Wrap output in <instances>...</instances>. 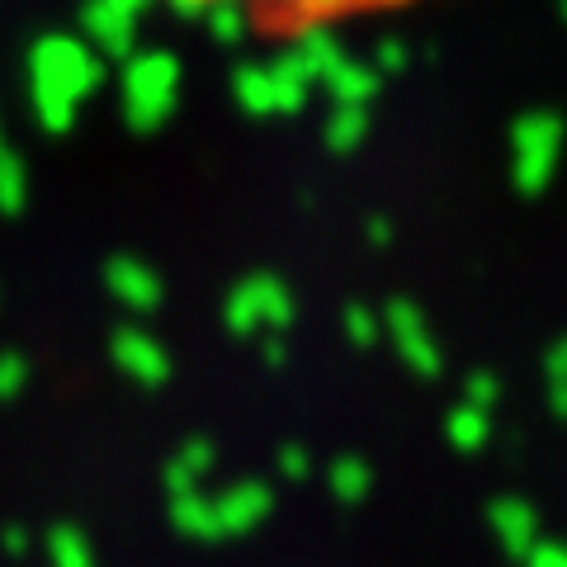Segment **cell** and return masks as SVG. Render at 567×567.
<instances>
[{"mask_svg": "<svg viewBox=\"0 0 567 567\" xmlns=\"http://www.w3.org/2000/svg\"><path fill=\"white\" fill-rule=\"evenodd\" d=\"M350 327H354V336H360V341H369V336H374V327H369V317H364L360 308L350 312Z\"/></svg>", "mask_w": 567, "mask_h": 567, "instance_id": "obj_21", "label": "cell"}, {"mask_svg": "<svg viewBox=\"0 0 567 567\" xmlns=\"http://www.w3.org/2000/svg\"><path fill=\"white\" fill-rule=\"evenodd\" d=\"M175 81H181V66H175L171 52H147V58L128 62V76H123V100H128V114L137 128H152L162 123L175 104Z\"/></svg>", "mask_w": 567, "mask_h": 567, "instance_id": "obj_2", "label": "cell"}, {"mask_svg": "<svg viewBox=\"0 0 567 567\" xmlns=\"http://www.w3.org/2000/svg\"><path fill=\"white\" fill-rule=\"evenodd\" d=\"M492 525L502 529V539L511 554H535V516H529V506L520 502H502V506H492Z\"/></svg>", "mask_w": 567, "mask_h": 567, "instance_id": "obj_10", "label": "cell"}, {"mask_svg": "<svg viewBox=\"0 0 567 567\" xmlns=\"http://www.w3.org/2000/svg\"><path fill=\"white\" fill-rule=\"evenodd\" d=\"M52 558H58V567H91V548H85L76 529H58L52 535Z\"/></svg>", "mask_w": 567, "mask_h": 567, "instance_id": "obj_16", "label": "cell"}, {"mask_svg": "<svg viewBox=\"0 0 567 567\" xmlns=\"http://www.w3.org/2000/svg\"><path fill=\"white\" fill-rule=\"evenodd\" d=\"M0 152H6V137H0Z\"/></svg>", "mask_w": 567, "mask_h": 567, "instance_id": "obj_24", "label": "cell"}, {"mask_svg": "<svg viewBox=\"0 0 567 567\" xmlns=\"http://www.w3.org/2000/svg\"><path fill=\"white\" fill-rule=\"evenodd\" d=\"M114 360L128 369L133 379H142V383H162L166 379V354L156 350L147 336H133V331L118 336V341H114Z\"/></svg>", "mask_w": 567, "mask_h": 567, "instance_id": "obj_8", "label": "cell"}, {"mask_svg": "<svg viewBox=\"0 0 567 567\" xmlns=\"http://www.w3.org/2000/svg\"><path fill=\"white\" fill-rule=\"evenodd\" d=\"M24 379V364L20 360H0V393H14Z\"/></svg>", "mask_w": 567, "mask_h": 567, "instance_id": "obj_19", "label": "cell"}, {"mask_svg": "<svg viewBox=\"0 0 567 567\" xmlns=\"http://www.w3.org/2000/svg\"><path fill=\"white\" fill-rule=\"evenodd\" d=\"M110 284H114V293H123V303H133V308H156V298H162V284L137 260L110 265Z\"/></svg>", "mask_w": 567, "mask_h": 567, "instance_id": "obj_9", "label": "cell"}, {"mask_svg": "<svg viewBox=\"0 0 567 567\" xmlns=\"http://www.w3.org/2000/svg\"><path fill=\"white\" fill-rule=\"evenodd\" d=\"M331 142L336 147H354L360 142V133H364V104H336V118H331Z\"/></svg>", "mask_w": 567, "mask_h": 567, "instance_id": "obj_15", "label": "cell"}, {"mask_svg": "<svg viewBox=\"0 0 567 567\" xmlns=\"http://www.w3.org/2000/svg\"><path fill=\"white\" fill-rule=\"evenodd\" d=\"M450 435H454V445H464V450H477L483 440L492 435V412H477V406H468V412H458L450 421Z\"/></svg>", "mask_w": 567, "mask_h": 567, "instance_id": "obj_14", "label": "cell"}, {"mask_svg": "<svg viewBox=\"0 0 567 567\" xmlns=\"http://www.w3.org/2000/svg\"><path fill=\"white\" fill-rule=\"evenodd\" d=\"M331 483H336V496H346V502H354V496H364L369 473H364L360 458H341V464H336V473H331Z\"/></svg>", "mask_w": 567, "mask_h": 567, "instance_id": "obj_17", "label": "cell"}, {"mask_svg": "<svg viewBox=\"0 0 567 567\" xmlns=\"http://www.w3.org/2000/svg\"><path fill=\"white\" fill-rule=\"evenodd\" d=\"M327 91L341 100V104H364L369 95L379 91V71L374 66H360V62H350V58H336L327 66V76H322Z\"/></svg>", "mask_w": 567, "mask_h": 567, "instance_id": "obj_7", "label": "cell"}, {"mask_svg": "<svg viewBox=\"0 0 567 567\" xmlns=\"http://www.w3.org/2000/svg\"><path fill=\"white\" fill-rule=\"evenodd\" d=\"M204 14H208V29H213V39L218 43H241L246 24H251V14H246L241 0H213Z\"/></svg>", "mask_w": 567, "mask_h": 567, "instance_id": "obj_13", "label": "cell"}, {"mask_svg": "<svg viewBox=\"0 0 567 567\" xmlns=\"http://www.w3.org/2000/svg\"><path fill=\"white\" fill-rule=\"evenodd\" d=\"M81 24H85V33L104 48V52H114V58H123V52L133 48V14H123V10H114L110 0H91L85 6V14H81Z\"/></svg>", "mask_w": 567, "mask_h": 567, "instance_id": "obj_6", "label": "cell"}, {"mask_svg": "<svg viewBox=\"0 0 567 567\" xmlns=\"http://www.w3.org/2000/svg\"><path fill=\"white\" fill-rule=\"evenodd\" d=\"M110 6H114V10H123V14H133V20H137V14L147 10L152 0H110Z\"/></svg>", "mask_w": 567, "mask_h": 567, "instance_id": "obj_22", "label": "cell"}, {"mask_svg": "<svg viewBox=\"0 0 567 567\" xmlns=\"http://www.w3.org/2000/svg\"><path fill=\"white\" fill-rule=\"evenodd\" d=\"M284 468H289V473H308V458H298V450H289V458H284Z\"/></svg>", "mask_w": 567, "mask_h": 567, "instance_id": "obj_23", "label": "cell"}, {"mask_svg": "<svg viewBox=\"0 0 567 567\" xmlns=\"http://www.w3.org/2000/svg\"><path fill=\"white\" fill-rule=\"evenodd\" d=\"M29 71H33V104H39V114L52 123V128H62V123L76 114V104L91 95L95 81H100L95 52L76 39H43L33 48Z\"/></svg>", "mask_w": 567, "mask_h": 567, "instance_id": "obj_1", "label": "cell"}, {"mask_svg": "<svg viewBox=\"0 0 567 567\" xmlns=\"http://www.w3.org/2000/svg\"><path fill=\"white\" fill-rule=\"evenodd\" d=\"M554 147H558V123L548 114H525L516 123V175L520 185L535 194L548 175V162H554Z\"/></svg>", "mask_w": 567, "mask_h": 567, "instance_id": "obj_4", "label": "cell"}, {"mask_svg": "<svg viewBox=\"0 0 567 567\" xmlns=\"http://www.w3.org/2000/svg\"><path fill=\"white\" fill-rule=\"evenodd\" d=\"M402 62H406L402 43H393V39H388V43H383V52H379V76H383V71H398Z\"/></svg>", "mask_w": 567, "mask_h": 567, "instance_id": "obj_20", "label": "cell"}, {"mask_svg": "<svg viewBox=\"0 0 567 567\" xmlns=\"http://www.w3.org/2000/svg\"><path fill=\"white\" fill-rule=\"evenodd\" d=\"M289 293H284L279 279H251L241 284L237 298L227 303V317H233L237 331H265V327H284L289 322Z\"/></svg>", "mask_w": 567, "mask_h": 567, "instance_id": "obj_3", "label": "cell"}, {"mask_svg": "<svg viewBox=\"0 0 567 567\" xmlns=\"http://www.w3.org/2000/svg\"><path fill=\"white\" fill-rule=\"evenodd\" d=\"M237 100L246 104V114H275V85H270V71L241 66V71H237Z\"/></svg>", "mask_w": 567, "mask_h": 567, "instance_id": "obj_12", "label": "cell"}, {"mask_svg": "<svg viewBox=\"0 0 567 567\" xmlns=\"http://www.w3.org/2000/svg\"><path fill=\"white\" fill-rule=\"evenodd\" d=\"M388 331H393V341L402 346V354L412 360L421 374H435L440 360H435V346H431V331H425V322L412 312V303H398L393 312H388Z\"/></svg>", "mask_w": 567, "mask_h": 567, "instance_id": "obj_5", "label": "cell"}, {"mask_svg": "<svg viewBox=\"0 0 567 567\" xmlns=\"http://www.w3.org/2000/svg\"><path fill=\"white\" fill-rule=\"evenodd\" d=\"M265 506H270V496H265L260 487H241L233 502H218V506H213V535H223V529H246Z\"/></svg>", "mask_w": 567, "mask_h": 567, "instance_id": "obj_11", "label": "cell"}, {"mask_svg": "<svg viewBox=\"0 0 567 567\" xmlns=\"http://www.w3.org/2000/svg\"><path fill=\"white\" fill-rule=\"evenodd\" d=\"M20 189H24V171H20V162H14V152L6 147L0 152V204L14 208L20 204Z\"/></svg>", "mask_w": 567, "mask_h": 567, "instance_id": "obj_18", "label": "cell"}]
</instances>
